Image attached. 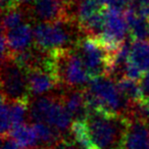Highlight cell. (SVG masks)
Instances as JSON below:
<instances>
[{"instance_id":"6da1fadb","label":"cell","mask_w":149,"mask_h":149,"mask_svg":"<svg viewBox=\"0 0 149 149\" xmlns=\"http://www.w3.org/2000/svg\"><path fill=\"white\" fill-rule=\"evenodd\" d=\"M84 91L89 112L104 111L129 118L133 104L123 96L113 79L107 76L94 78Z\"/></svg>"},{"instance_id":"7a4b0ae2","label":"cell","mask_w":149,"mask_h":149,"mask_svg":"<svg viewBox=\"0 0 149 149\" xmlns=\"http://www.w3.org/2000/svg\"><path fill=\"white\" fill-rule=\"evenodd\" d=\"M130 120L104 111L89 112L86 124L95 149H122Z\"/></svg>"},{"instance_id":"3957f363","label":"cell","mask_w":149,"mask_h":149,"mask_svg":"<svg viewBox=\"0 0 149 149\" xmlns=\"http://www.w3.org/2000/svg\"><path fill=\"white\" fill-rule=\"evenodd\" d=\"M51 54L59 85H64L70 89L89 85L92 79L77 51L64 49L53 51Z\"/></svg>"},{"instance_id":"277c9868","label":"cell","mask_w":149,"mask_h":149,"mask_svg":"<svg viewBox=\"0 0 149 149\" xmlns=\"http://www.w3.org/2000/svg\"><path fill=\"white\" fill-rule=\"evenodd\" d=\"M72 28V19L37 24L34 28L36 47L45 52L70 49V45L74 43Z\"/></svg>"},{"instance_id":"5b68a950","label":"cell","mask_w":149,"mask_h":149,"mask_svg":"<svg viewBox=\"0 0 149 149\" xmlns=\"http://www.w3.org/2000/svg\"><path fill=\"white\" fill-rule=\"evenodd\" d=\"M29 116L34 123H44L59 132L70 130L72 116L62 103L61 98L52 96L37 97L29 106Z\"/></svg>"},{"instance_id":"8992f818","label":"cell","mask_w":149,"mask_h":149,"mask_svg":"<svg viewBox=\"0 0 149 149\" xmlns=\"http://www.w3.org/2000/svg\"><path fill=\"white\" fill-rule=\"evenodd\" d=\"M2 97L10 101L26 100L30 95L27 70L17 64L11 57L2 60L1 72Z\"/></svg>"},{"instance_id":"52a82bcc","label":"cell","mask_w":149,"mask_h":149,"mask_svg":"<svg viewBox=\"0 0 149 149\" xmlns=\"http://www.w3.org/2000/svg\"><path fill=\"white\" fill-rule=\"evenodd\" d=\"M77 53L83 60L91 79L107 76L110 54L96 38L87 36L79 40Z\"/></svg>"},{"instance_id":"ba28073f","label":"cell","mask_w":149,"mask_h":149,"mask_svg":"<svg viewBox=\"0 0 149 149\" xmlns=\"http://www.w3.org/2000/svg\"><path fill=\"white\" fill-rule=\"evenodd\" d=\"M103 13L105 17V26L103 33L96 39L108 53L113 54L127 40L128 33H130L129 26L122 11L105 8Z\"/></svg>"},{"instance_id":"9c48e42d","label":"cell","mask_w":149,"mask_h":149,"mask_svg":"<svg viewBox=\"0 0 149 149\" xmlns=\"http://www.w3.org/2000/svg\"><path fill=\"white\" fill-rule=\"evenodd\" d=\"M72 2V0H37L32 6L33 15L41 23L74 19L68 15Z\"/></svg>"},{"instance_id":"30bf717a","label":"cell","mask_w":149,"mask_h":149,"mask_svg":"<svg viewBox=\"0 0 149 149\" xmlns=\"http://www.w3.org/2000/svg\"><path fill=\"white\" fill-rule=\"evenodd\" d=\"M122 149H149V123L131 120L124 138Z\"/></svg>"},{"instance_id":"8fae6325","label":"cell","mask_w":149,"mask_h":149,"mask_svg":"<svg viewBox=\"0 0 149 149\" xmlns=\"http://www.w3.org/2000/svg\"><path fill=\"white\" fill-rule=\"evenodd\" d=\"M27 77L30 94L34 96L40 97L59 85L53 72L42 68L28 70Z\"/></svg>"},{"instance_id":"7c38bea8","label":"cell","mask_w":149,"mask_h":149,"mask_svg":"<svg viewBox=\"0 0 149 149\" xmlns=\"http://www.w3.org/2000/svg\"><path fill=\"white\" fill-rule=\"evenodd\" d=\"M5 35L10 56L32 48L34 42V29L29 24H23L19 27L8 32H2Z\"/></svg>"},{"instance_id":"4fadbf2b","label":"cell","mask_w":149,"mask_h":149,"mask_svg":"<svg viewBox=\"0 0 149 149\" xmlns=\"http://www.w3.org/2000/svg\"><path fill=\"white\" fill-rule=\"evenodd\" d=\"M62 103L74 120L86 122L89 111L86 105L85 91L80 89H70L61 97Z\"/></svg>"},{"instance_id":"5bb4252c","label":"cell","mask_w":149,"mask_h":149,"mask_svg":"<svg viewBox=\"0 0 149 149\" xmlns=\"http://www.w3.org/2000/svg\"><path fill=\"white\" fill-rule=\"evenodd\" d=\"M124 15L128 23L131 38L134 41L149 40V19L144 17L131 6L125 10Z\"/></svg>"},{"instance_id":"9a60e30c","label":"cell","mask_w":149,"mask_h":149,"mask_svg":"<svg viewBox=\"0 0 149 149\" xmlns=\"http://www.w3.org/2000/svg\"><path fill=\"white\" fill-rule=\"evenodd\" d=\"M22 149H36L40 146L33 125H21L11 130L8 135Z\"/></svg>"},{"instance_id":"2e32d148","label":"cell","mask_w":149,"mask_h":149,"mask_svg":"<svg viewBox=\"0 0 149 149\" xmlns=\"http://www.w3.org/2000/svg\"><path fill=\"white\" fill-rule=\"evenodd\" d=\"M33 127L39 139L40 146L43 147V149H50L62 140L61 132L49 125L44 123H34Z\"/></svg>"},{"instance_id":"e0dca14e","label":"cell","mask_w":149,"mask_h":149,"mask_svg":"<svg viewBox=\"0 0 149 149\" xmlns=\"http://www.w3.org/2000/svg\"><path fill=\"white\" fill-rule=\"evenodd\" d=\"M130 61L144 72L149 70V40L133 42Z\"/></svg>"},{"instance_id":"ac0fdd59","label":"cell","mask_w":149,"mask_h":149,"mask_svg":"<svg viewBox=\"0 0 149 149\" xmlns=\"http://www.w3.org/2000/svg\"><path fill=\"white\" fill-rule=\"evenodd\" d=\"M116 84H118L120 93L130 103L137 104L145 101L142 90H141V86L140 84L137 83V81L128 79V78H122V79L118 80Z\"/></svg>"},{"instance_id":"d6986e66","label":"cell","mask_w":149,"mask_h":149,"mask_svg":"<svg viewBox=\"0 0 149 149\" xmlns=\"http://www.w3.org/2000/svg\"><path fill=\"white\" fill-rule=\"evenodd\" d=\"M70 131L72 133V141L80 149H95L86 122L74 120Z\"/></svg>"},{"instance_id":"ffe728a7","label":"cell","mask_w":149,"mask_h":149,"mask_svg":"<svg viewBox=\"0 0 149 149\" xmlns=\"http://www.w3.org/2000/svg\"><path fill=\"white\" fill-rule=\"evenodd\" d=\"M7 102H8V112L13 129L25 124L26 120L29 116L28 101L26 100H15V101L7 100Z\"/></svg>"},{"instance_id":"44dd1931","label":"cell","mask_w":149,"mask_h":149,"mask_svg":"<svg viewBox=\"0 0 149 149\" xmlns=\"http://www.w3.org/2000/svg\"><path fill=\"white\" fill-rule=\"evenodd\" d=\"M100 11H102V6L98 0H79L76 6V17L81 24Z\"/></svg>"},{"instance_id":"7402d4cb","label":"cell","mask_w":149,"mask_h":149,"mask_svg":"<svg viewBox=\"0 0 149 149\" xmlns=\"http://www.w3.org/2000/svg\"><path fill=\"white\" fill-rule=\"evenodd\" d=\"M25 13L17 7L3 13L2 32H8L25 24Z\"/></svg>"},{"instance_id":"603a6c76","label":"cell","mask_w":149,"mask_h":149,"mask_svg":"<svg viewBox=\"0 0 149 149\" xmlns=\"http://www.w3.org/2000/svg\"><path fill=\"white\" fill-rule=\"evenodd\" d=\"M13 130L8 112V102L5 98H1V136L7 137Z\"/></svg>"},{"instance_id":"cb8c5ba5","label":"cell","mask_w":149,"mask_h":149,"mask_svg":"<svg viewBox=\"0 0 149 149\" xmlns=\"http://www.w3.org/2000/svg\"><path fill=\"white\" fill-rule=\"evenodd\" d=\"M144 74L145 72L143 70H141L138 66H136L129 60L124 70V78H128V79L134 80V81H139L143 78Z\"/></svg>"},{"instance_id":"d4e9b609","label":"cell","mask_w":149,"mask_h":149,"mask_svg":"<svg viewBox=\"0 0 149 149\" xmlns=\"http://www.w3.org/2000/svg\"><path fill=\"white\" fill-rule=\"evenodd\" d=\"M140 86L145 100H149V70L145 72L143 78L140 80Z\"/></svg>"},{"instance_id":"484cf974","label":"cell","mask_w":149,"mask_h":149,"mask_svg":"<svg viewBox=\"0 0 149 149\" xmlns=\"http://www.w3.org/2000/svg\"><path fill=\"white\" fill-rule=\"evenodd\" d=\"M50 149H80L72 140H60Z\"/></svg>"},{"instance_id":"4316f807","label":"cell","mask_w":149,"mask_h":149,"mask_svg":"<svg viewBox=\"0 0 149 149\" xmlns=\"http://www.w3.org/2000/svg\"><path fill=\"white\" fill-rule=\"evenodd\" d=\"M1 149H22L9 136L3 137Z\"/></svg>"},{"instance_id":"83f0119b","label":"cell","mask_w":149,"mask_h":149,"mask_svg":"<svg viewBox=\"0 0 149 149\" xmlns=\"http://www.w3.org/2000/svg\"><path fill=\"white\" fill-rule=\"evenodd\" d=\"M19 4V0H1V8L2 13L15 8Z\"/></svg>"},{"instance_id":"f1b7e54d","label":"cell","mask_w":149,"mask_h":149,"mask_svg":"<svg viewBox=\"0 0 149 149\" xmlns=\"http://www.w3.org/2000/svg\"><path fill=\"white\" fill-rule=\"evenodd\" d=\"M136 6H138L139 8H142L144 6L149 5V0H133L132 1Z\"/></svg>"},{"instance_id":"f546056e","label":"cell","mask_w":149,"mask_h":149,"mask_svg":"<svg viewBox=\"0 0 149 149\" xmlns=\"http://www.w3.org/2000/svg\"><path fill=\"white\" fill-rule=\"evenodd\" d=\"M139 13L142 15L144 17H146L147 19H149V5L142 7V8L140 9V11H139Z\"/></svg>"},{"instance_id":"4dcf8cb0","label":"cell","mask_w":149,"mask_h":149,"mask_svg":"<svg viewBox=\"0 0 149 149\" xmlns=\"http://www.w3.org/2000/svg\"><path fill=\"white\" fill-rule=\"evenodd\" d=\"M36 1H37V0H19V3L24 4V5H32V6H33L36 3Z\"/></svg>"},{"instance_id":"1f68e13d","label":"cell","mask_w":149,"mask_h":149,"mask_svg":"<svg viewBox=\"0 0 149 149\" xmlns=\"http://www.w3.org/2000/svg\"><path fill=\"white\" fill-rule=\"evenodd\" d=\"M118 1H120V2L122 3V4L126 7V8H128L129 5L131 4V2H132L133 0H118Z\"/></svg>"}]
</instances>
